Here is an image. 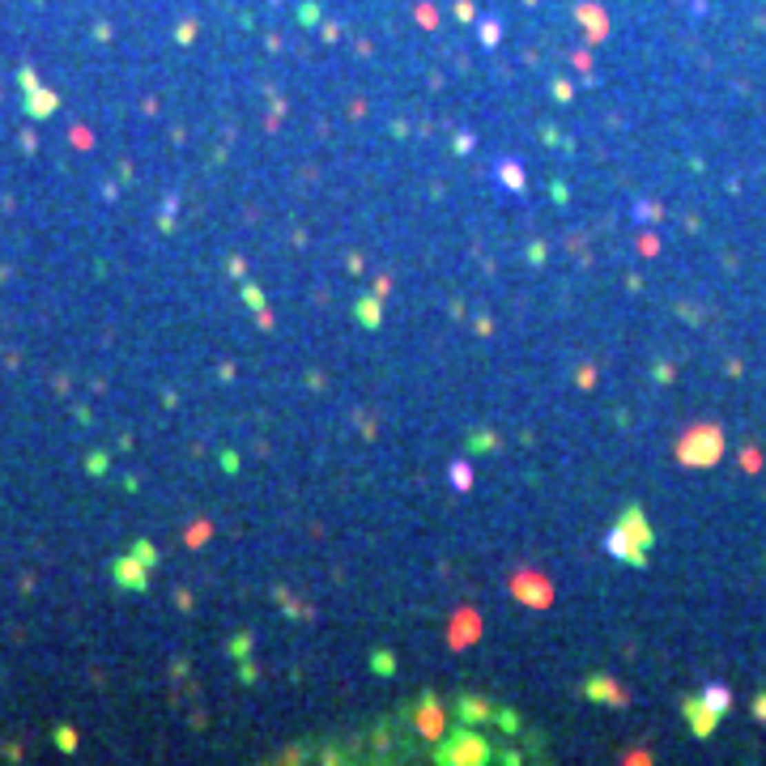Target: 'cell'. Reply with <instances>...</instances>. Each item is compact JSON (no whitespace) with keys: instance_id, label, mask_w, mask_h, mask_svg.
<instances>
[{"instance_id":"cell-1","label":"cell","mask_w":766,"mask_h":766,"mask_svg":"<svg viewBox=\"0 0 766 766\" xmlns=\"http://www.w3.org/2000/svg\"><path fill=\"white\" fill-rule=\"evenodd\" d=\"M647 545H652V528H647V520H643V511H638V507H626L622 520H617V528L609 532V554L622 558V562H630V566H643V562H647Z\"/></svg>"},{"instance_id":"cell-2","label":"cell","mask_w":766,"mask_h":766,"mask_svg":"<svg viewBox=\"0 0 766 766\" xmlns=\"http://www.w3.org/2000/svg\"><path fill=\"white\" fill-rule=\"evenodd\" d=\"M434 762H490L494 754H490V740H481L477 732H456L452 740H443V749H434L430 754Z\"/></svg>"},{"instance_id":"cell-3","label":"cell","mask_w":766,"mask_h":766,"mask_svg":"<svg viewBox=\"0 0 766 766\" xmlns=\"http://www.w3.org/2000/svg\"><path fill=\"white\" fill-rule=\"evenodd\" d=\"M401 720L409 724V732H413L417 740H434V736L443 732V711H439L434 694H422L413 707H405V711H401Z\"/></svg>"},{"instance_id":"cell-4","label":"cell","mask_w":766,"mask_h":766,"mask_svg":"<svg viewBox=\"0 0 766 766\" xmlns=\"http://www.w3.org/2000/svg\"><path fill=\"white\" fill-rule=\"evenodd\" d=\"M681 711H685L689 732H694V736H711V732H715V724H720V711H715L707 698H685V703H681Z\"/></svg>"},{"instance_id":"cell-5","label":"cell","mask_w":766,"mask_h":766,"mask_svg":"<svg viewBox=\"0 0 766 766\" xmlns=\"http://www.w3.org/2000/svg\"><path fill=\"white\" fill-rule=\"evenodd\" d=\"M460 720L473 728V724H485V720H494V703H485L481 694H460Z\"/></svg>"},{"instance_id":"cell-6","label":"cell","mask_w":766,"mask_h":766,"mask_svg":"<svg viewBox=\"0 0 766 766\" xmlns=\"http://www.w3.org/2000/svg\"><path fill=\"white\" fill-rule=\"evenodd\" d=\"M115 575H119L123 587H137V592L150 583V579H145V566H137L132 558H119V562H115Z\"/></svg>"},{"instance_id":"cell-7","label":"cell","mask_w":766,"mask_h":766,"mask_svg":"<svg viewBox=\"0 0 766 766\" xmlns=\"http://www.w3.org/2000/svg\"><path fill=\"white\" fill-rule=\"evenodd\" d=\"M703 698H707V703H711L715 711H720V715H724V711L732 707V694H728L724 685H707V689H703Z\"/></svg>"},{"instance_id":"cell-8","label":"cell","mask_w":766,"mask_h":766,"mask_svg":"<svg viewBox=\"0 0 766 766\" xmlns=\"http://www.w3.org/2000/svg\"><path fill=\"white\" fill-rule=\"evenodd\" d=\"M362 324H370V328L379 324V303H375V299H366V303H362Z\"/></svg>"},{"instance_id":"cell-9","label":"cell","mask_w":766,"mask_h":766,"mask_svg":"<svg viewBox=\"0 0 766 766\" xmlns=\"http://www.w3.org/2000/svg\"><path fill=\"white\" fill-rule=\"evenodd\" d=\"M52 107H56V98H52V94H34V103H30V111H34V115H47Z\"/></svg>"},{"instance_id":"cell-10","label":"cell","mask_w":766,"mask_h":766,"mask_svg":"<svg viewBox=\"0 0 766 766\" xmlns=\"http://www.w3.org/2000/svg\"><path fill=\"white\" fill-rule=\"evenodd\" d=\"M452 481L456 490H468V464H452Z\"/></svg>"},{"instance_id":"cell-11","label":"cell","mask_w":766,"mask_h":766,"mask_svg":"<svg viewBox=\"0 0 766 766\" xmlns=\"http://www.w3.org/2000/svg\"><path fill=\"white\" fill-rule=\"evenodd\" d=\"M247 643H252L247 634H243V638H234V643H230V656H247Z\"/></svg>"},{"instance_id":"cell-12","label":"cell","mask_w":766,"mask_h":766,"mask_svg":"<svg viewBox=\"0 0 766 766\" xmlns=\"http://www.w3.org/2000/svg\"><path fill=\"white\" fill-rule=\"evenodd\" d=\"M754 711H758V720H766V689H762V694L754 698Z\"/></svg>"},{"instance_id":"cell-13","label":"cell","mask_w":766,"mask_h":766,"mask_svg":"<svg viewBox=\"0 0 766 766\" xmlns=\"http://www.w3.org/2000/svg\"><path fill=\"white\" fill-rule=\"evenodd\" d=\"M137 558H141V562H154V550H150V545H145V541H141V545H137Z\"/></svg>"}]
</instances>
